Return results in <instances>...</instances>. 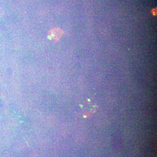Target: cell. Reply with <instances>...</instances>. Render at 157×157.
<instances>
[{"label": "cell", "instance_id": "6da1fadb", "mask_svg": "<svg viewBox=\"0 0 157 157\" xmlns=\"http://www.w3.org/2000/svg\"><path fill=\"white\" fill-rule=\"evenodd\" d=\"M63 34V31L59 29H54L50 31V36L56 41L59 40Z\"/></svg>", "mask_w": 157, "mask_h": 157}]
</instances>
